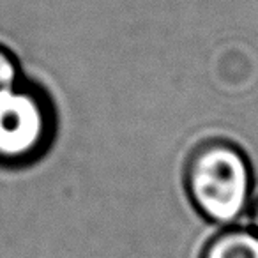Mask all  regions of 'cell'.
Returning a JSON list of instances; mask_svg holds the SVG:
<instances>
[{
  "label": "cell",
  "mask_w": 258,
  "mask_h": 258,
  "mask_svg": "<svg viewBox=\"0 0 258 258\" xmlns=\"http://www.w3.org/2000/svg\"><path fill=\"white\" fill-rule=\"evenodd\" d=\"M53 108L41 89L20 83L0 97V165L39 158L53 137Z\"/></svg>",
  "instance_id": "obj_2"
},
{
  "label": "cell",
  "mask_w": 258,
  "mask_h": 258,
  "mask_svg": "<svg viewBox=\"0 0 258 258\" xmlns=\"http://www.w3.org/2000/svg\"><path fill=\"white\" fill-rule=\"evenodd\" d=\"M182 184L195 211L212 225L237 226L251 211L256 186L249 156L233 142L197 145L182 172Z\"/></svg>",
  "instance_id": "obj_1"
},
{
  "label": "cell",
  "mask_w": 258,
  "mask_h": 258,
  "mask_svg": "<svg viewBox=\"0 0 258 258\" xmlns=\"http://www.w3.org/2000/svg\"><path fill=\"white\" fill-rule=\"evenodd\" d=\"M251 223H253V230L258 232V200H254V205H251Z\"/></svg>",
  "instance_id": "obj_5"
},
{
  "label": "cell",
  "mask_w": 258,
  "mask_h": 258,
  "mask_svg": "<svg viewBox=\"0 0 258 258\" xmlns=\"http://www.w3.org/2000/svg\"><path fill=\"white\" fill-rule=\"evenodd\" d=\"M20 83L22 78H20L18 58L6 44L0 43V97L11 92Z\"/></svg>",
  "instance_id": "obj_4"
},
{
  "label": "cell",
  "mask_w": 258,
  "mask_h": 258,
  "mask_svg": "<svg viewBox=\"0 0 258 258\" xmlns=\"http://www.w3.org/2000/svg\"><path fill=\"white\" fill-rule=\"evenodd\" d=\"M200 258H258V232L244 226H228L211 237Z\"/></svg>",
  "instance_id": "obj_3"
}]
</instances>
